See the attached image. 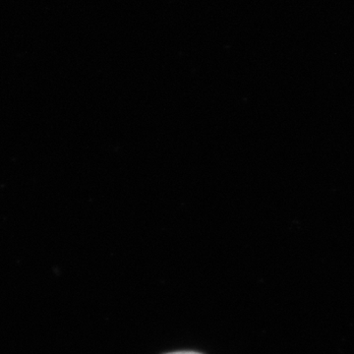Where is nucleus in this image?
Wrapping results in <instances>:
<instances>
[{
	"label": "nucleus",
	"mask_w": 354,
	"mask_h": 354,
	"mask_svg": "<svg viewBox=\"0 0 354 354\" xmlns=\"http://www.w3.org/2000/svg\"><path fill=\"white\" fill-rule=\"evenodd\" d=\"M167 354H200L197 353H193V351H178V353H171Z\"/></svg>",
	"instance_id": "f257e3e1"
}]
</instances>
